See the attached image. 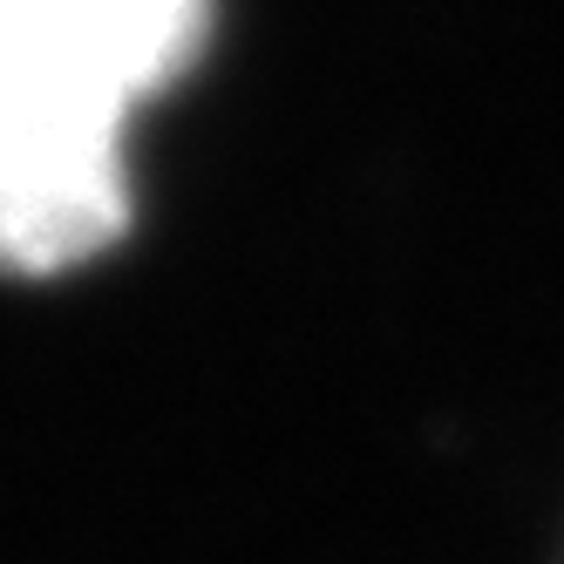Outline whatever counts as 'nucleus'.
Instances as JSON below:
<instances>
[{
	"instance_id": "f257e3e1",
	"label": "nucleus",
	"mask_w": 564,
	"mask_h": 564,
	"mask_svg": "<svg viewBox=\"0 0 564 564\" xmlns=\"http://www.w3.org/2000/svg\"><path fill=\"white\" fill-rule=\"evenodd\" d=\"M212 0H0V272L55 279L130 225V123L197 62Z\"/></svg>"
}]
</instances>
